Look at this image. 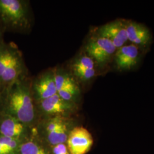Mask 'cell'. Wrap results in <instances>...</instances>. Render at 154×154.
Listing matches in <instances>:
<instances>
[{
    "mask_svg": "<svg viewBox=\"0 0 154 154\" xmlns=\"http://www.w3.org/2000/svg\"><path fill=\"white\" fill-rule=\"evenodd\" d=\"M8 114L23 124L33 121L35 117V110L30 91L28 87L17 80L11 83L6 97Z\"/></svg>",
    "mask_w": 154,
    "mask_h": 154,
    "instance_id": "6da1fadb",
    "label": "cell"
},
{
    "mask_svg": "<svg viewBox=\"0 0 154 154\" xmlns=\"http://www.w3.org/2000/svg\"><path fill=\"white\" fill-rule=\"evenodd\" d=\"M0 17L6 25L15 28H26L28 11L20 0H0Z\"/></svg>",
    "mask_w": 154,
    "mask_h": 154,
    "instance_id": "7a4b0ae2",
    "label": "cell"
},
{
    "mask_svg": "<svg viewBox=\"0 0 154 154\" xmlns=\"http://www.w3.org/2000/svg\"><path fill=\"white\" fill-rule=\"evenodd\" d=\"M117 49L109 39L99 35L90 39L86 46V54L100 65L109 62Z\"/></svg>",
    "mask_w": 154,
    "mask_h": 154,
    "instance_id": "3957f363",
    "label": "cell"
},
{
    "mask_svg": "<svg viewBox=\"0 0 154 154\" xmlns=\"http://www.w3.org/2000/svg\"><path fill=\"white\" fill-rule=\"evenodd\" d=\"M93 138L83 127H76L69 132L67 139L70 154H86L93 144Z\"/></svg>",
    "mask_w": 154,
    "mask_h": 154,
    "instance_id": "277c9868",
    "label": "cell"
},
{
    "mask_svg": "<svg viewBox=\"0 0 154 154\" xmlns=\"http://www.w3.org/2000/svg\"><path fill=\"white\" fill-rule=\"evenodd\" d=\"M98 35L109 39L117 49L125 45L128 41L125 23L120 20L102 26L99 28Z\"/></svg>",
    "mask_w": 154,
    "mask_h": 154,
    "instance_id": "5b68a950",
    "label": "cell"
},
{
    "mask_svg": "<svg viewBox=\"0 0 154 154\" xmlns=\"http://www.w3.org/2000/svg\"><path fill=\"white\" fill-rule=\"evenodd\" d=\"M139 58V47L132 44L118 49L114 55L116 66L121 70L131 69L138 63Z\"/></svg>",
    "mask_w": 154,
    "mask_h": 154,
    "instance_id": "8992f818",
    "label": "cell"
},
{
    "mask_svg": "<svg viewBox=\"0 0 154 154\" xmlns=\"http://www.w3.org/2000/svg\"><path fill=\"white\" fill-rule=\"evenodd\" d=\"M46 131L48 140L53 146L65 143L69 134L66 122L60 116L50 120L46 126Z\"/></svg>",
    "mask_w": 154,
    "mask_h": 154,
    "instance_id": "52a82bcc",
    "label": "cell"
},
{
    "mask_svg": "<svg viewBox=\"0 0 154 154\" xmlns=\"http://www.w3.org/2000/svg\"><path fill=\"white\" fill-rule=\"evenodd\" d=\"M128 41L138 47L148 44L151 39L149 29L137 22L130 21L125 23Z\"/></svg>",
    "mask_w": 154,
    "mask_h": 154,
    "instance_id": "ba28073f",
    "label": "cell"
},
{
    "mask_svg": "<svg viewBox=\"0 0 154 154\" xmlns=\"http://www.w3.org/2000/svg\"><path fill=\"white\" fill-rule=\"evenodd\" d=\"M41 106L45 113L57 116L66 114L72 109V102L62 99L58 94L49 98L41 100Z\"/></svg>",
    "mask_w": 154,
    "mask_h": 154,
    "instance_id": "9c48e42d",
    "label": "cell"
},
{
    "mask_svg": "<svg viewBox=\"0 0 154 154\" xmlns=\"http://www.w3.org/2000/svg\"><path fill=\"white\" fill-rule=\"evenodd\" d=\"M74 75L83 81L92 79L95 75L94 61L87 54L78 58L72 65Z\"/></svg>",
    "mask_w": 154,
    "mask_h": 154,
    "instance_id": "30bf717a",
    "label": "cell"
},
{
    "mask_svg": "<svg viewBox=\"0 0 154 154\" xmlns=\"http://www.w3.org/2000/svg\"><path fill=\"white\" fill-rule=\"evenodd\" d=\"M34 90L41 100L57 94V90L53 72H48L40 77L35 83Z\"/></svg>",
    "mask_w": 154,
    "mask_h": 154,
    "instance_id": "8fae6325",
    "label": "cell"
},
{
    "mask_svg": "<svg viewBox=\"0 0 154 154\" xmlns=\"http://www.w3.org/2000/svg\"><path fill=\"white\" fill-rule=\"evenodd\" d=\"M24 130V124L8 114L0 123V134L5 137L18 138Z\"/></svg>",
    "mask_w": 154,
    "mask_h": 154,
    "instance_id": "7c38bea8",
    "label": "cell"
},
{
    "mask_svg": "<svg viewBox=\"0 0 154 154\" xmlns=\"http://www.w3.org/2000/svg\"><path fill=\"white\" fill-rule=\"evenodd\" d=\"M53 74L57 91L65 88H78L73 79L67 74L61 72H55Z\"/></svg>",
    "mask_w": 154,
    "mask_h": 154,
    "instance_id": "4fadbf2b",
    "label": "cell"
},
{
    "mask_svg": "<svg viewBox=\"0 0 154 154\" xmlns=\"http://www.w3.org/2000/svg\"><path fill=\"white\" fill-rule=\"evenodd\" d=\"M16 50L6 46H0V80L9 65Z\"/></svg>",
    "mask_w": 154,
    "mask_h": 154,
    "instance_id": "5bb4252c",
    "label": "cell"
},
{
    "mask_svg": "<svg viewBox=\"0 0 154 154\" xmlns=\"http://www.w3.org/2000/svg\"><path fill=\"white\" fill-rule=\"evenodd\" d=\"M18 151L20 154H46L44 149L32 142L23 143L19 146Z\"/></svg>",
    "mask_w": 154,
    "mask_h": 154,
    "instance_id": "9a60e30c",
    "label": "cell"
},
{
    "mask_svg": "<svg viewBox=\"0 0 154 154\" xmlns=\"http://www.w3.org/2000/svg\"><path fill=\"white\" fill-rule=\"evenodd\" d=\"M53 154H70L69 151L65 143H61L54 146Z\"/></svg>",
    "mask_w": 154,
    "mask_h": 154,
    "instance_id": "2e32d148",
    "label": "cell"
},
{
    "mask_svg": "<svg viewBox=\"0 0 154 154\" xmlns=\"http://www.w3.org/2000/svg\"><path fill=\"white\" fill-rule=\"evenodd\" d=\"M12 139H13L12 138L5 137L2 135H1L0 136V145L5 150L8 154H9L8 152V149Z\"/></svg>",
    "mask_w": 154,
    "mask_h": 154,
    "instance_id": "e0dca14e",
    "label": "cell"
},
{
    "mask_svg": "<svg viewBox=\"0 0 154 154\" xmlns=\"http://www.w3.org/2000/svg\"><path fill=\"white\" fill-rule=\"evenodd\" d=\"M0 154H8L5 150L0 145Z\"/></svg>",
    "mask_w": 154,
    "mask_h": 154,
    "instance_id": "ac0fdd59",
    "label": "cell"
}]
</instances>
